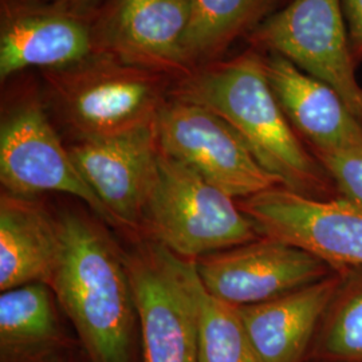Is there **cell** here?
Masks as SVG:
<instances>
[{
    "label": "cell",
    "instance_id": "6",
    "mask_svg": "<svg viewBox=\"0 0 362 362\" xmlns=\"http://www.w3.org/2000/svg\"><path fill=\"white\" fill-rule=\"evenodd\" d=\"M160 152L203 176L233 199L282 187L233 127L199 105L169 97L155 121Z\"/></svg>",
    "mask_w": 362,
    "mask_h": 362
},
{
    "label": "cell",
    "instance_id": "23",
    "mask_svg": "<svg viewBox=\"0 0 362 362\" xmlns=\"http://www.w3.org/2000/svg\"><path fill=\"white\" fill-rule=\"evenodd\" d=\"M33 1H42V3H55V4H64L71 7H81L82 4L90 1V0H33Z\"/></svg>",
    "mask_w": 362,
    "mask_h": 362
},
{
    "label": "cell",
    "instance_id": "3",
    "mask_svg": "<svg viewBox=\"0 0 362 362\" xmlns=\"http://www.w3.org/2000/svg\"><path fill=\"white\" fill-rule=\"evenodd\" d=\"M50 104L77 141L155 125L168 101V76L95 54L76 65L43 70Z\"/></svg>",
    "mask_w": 362,
    "mask_h": 362
},
{
    "label": "cell",
    "instance_id": "12",
    "mask_svg": "<svg viewBox=\"0 0 362 362\" xmlns=\"http://www.w3.org/2000/svg\"><path fill=\"white\" fill-rule=\"evenodd\" d=\"M69 151L79 173L115 218L118 228L141 231L144 211L158 168L155 125L77 141Z\"/></svg>",
    "mask_w": 362,
    "mask_h": 362
},
{
    "label": "cell",
    "instance_id": "22",
    "mask_svg": "<svg viewBox=\"0 0 362 362\" xmlns=\"http://www.w3.org/2000/svg\"><path fill=\"white\" fill-rule=\"evenodd\" d=\"M357 65L362 64V0H339Z\"/></svg>",
    "mask_w": 362,
    "mask_h": 362
},
{
    "label": "cell",
    "instance_id": "17",
    "mask_svg": "<svg viewBox=\"0 0 362 362\" xmlns=\"http://www.w3.org/2000/svg\"><path fill=\"white\" fill-rule=\"evenodd\" d=\"M66 348L52 290L45 284L0 296V362H57Z\"/></svg>",
    "mask_w": 362,
    "mask_h": 362
},
{
    "label": "cell",
    "instance_id": "16",
    "mask_svg": "<svg viewBox=\"0 0 362 362\" xmlns=\"http://www.w3.org/2000/svg\"><path fill=\"white\" fill-rule=\"evenodd\" d=\"M62 250L59 219L37 202L0 196V290L30 284L52 285Z\"/></svg>",
    "mask_w": 362,
    "mask_h": 362
},
{
    "label": "cell",
    "instance_id": "13",
    "mask_svg": "<svg viewBox=\"0 0 362 362\" xmlns=\"http://www.w3.org/2000/svg\"><path fill=\"white\" fill-rule=\"evenodd\" d=\"M189 8V0H112L97 16V54L182 77L189 71L182 55Z\"/></svg>",
    "mask_w": 362,
    "mask_h": 362
},
{
    "label": "cell",
    "instance_id": "11",
    "mask_svg": "<svg viewBox=\"0 0 362 362\" xmlns=\"http://www.w3.org/2000/svg\"><path fill=\"white\" fill-rule=\"evenodd\" d=\"M79 7L7 1L0 30V79L31 69H62L97 54V18Z\"/></svg>",
    "mask_w": 362,
    "mask_h": 362
},
{
    "label": "cell",
    "instance_id": "2",
    "mask_svg": "<svg viewBox=\"0 0 362 362\" xmlns=\"http://www.w3.org/2000/svg\"><path fill=\"white\" fill-rule=\"evenodd\" d=\"M59 224L54 296L91 362H132L137 313L124 254L88 218L66 214Z\"/></svg>",
    "mask_w": 362,
    "mask_h": 362
},
{
    "label": "cell",
    "instance_id": "24",
    "mask_svg": "<svg viewBox=\"0 0 362 362\" xmlns=\"http://www.w3.org/2000/svg\"><path fill=\"white\" fill-rule=\"evenodd\" d=\"M57 362H61V361H57Z\"/></svg>",
    "mask_w": 362,
    "mask_h": 362
},
{
    "label": "cell",
    "instance_id": "9",
    "mask_svg": "<svg viewBox=\"0 0 362 362\" xmlns=\"http://www.w3.org/2000/svg\"><path fill=\"white\" fill-rule=\"evenodd\" d=\"M263 236L282 240L334 269H362V208L274 187L239 202Z\"/></svg>",
    "mask_w": 362,
    "mask_h": 362
},
{
    "label": "cell",
    "instance_id": "1",
    "mask_svg": "<svg viewBox=\"0 0 362 362\" xmlns=\"http://www.w3.org/2000/svg\"><path fill=\"white\" fill-rule=\"evenodd\" d=\"M169 97L199 105L226 119L259 164L286 189L306 197H339L324 165L288 122L254 47L177 78Z\"/></svg>",
    "mask_w": 362,
    "mask_h": 362
},
{
    "label": "cell",
    "instance_id": "4",
    "mask_svg": "<svg viewBox=\"0 0 362 362\" xmlns=\"http://www.w3.org/2000/svg\"><path fill=\"white\" fill-rule=\"evenodd\" d=\"M141 233L148 240L188 260L263 236L239 202L163 152L144 211Z\"/></svg>",
    "mask_w": 362,
    "mask_h": 362
},
{
    "label": "cell",
    "instance_id": "7",
    "mask_svg": "<svg viewBox=\"0 0 362 362\" xmlns=\"http://www.w3.org/2000/svg\"><path fill=\"white\" fill-rule=\"evenodd\" d=\"M143 362H199L197 315L180 258L146 240L124 254Z\"/></svg>",
    "mask_w": 362,
    "mask_h": 362
},
{
    "label": "cell",
    "instance_id": "18",
    "mask_svg": "<svg viewBox=\"0 0 362 362\" xmlns=\"http://www.w3.org/2000/svg\"><path fill=\"white\" fill-rule=\"evenodd\" d=\"M189 21L182 55L189 71L220 61L242 37H248L274 11L279 0H189ZM188 71V73H189Z\"/></svg>",
    "mask_w": 362,
    "mask_h": 362
},
{
    "label": "cell",
    "instance_id": "10",
    "mask_svg": "<svg viewBox=\"0 0 362 362\" xmlns=\"http://www.w3.org/2000/svg\"><path fill=\"white\" fill-rule=\"evenodd\" d=\"M194 266L208 293L235 308L272 300L337 270L310 252L269 236L197 259Z\"/></svg>",
    "mask_w": 362,
    "mask_h": 362
},
{
    "label": "cell",
    "instance_id": "5",
    "mask_svg": "<svg viewBox=\"0 0 362 362\" xmlns=\"http://www.w3.org/2000/svg\"><path fill=\"white\" fill-rule=\"evenodd\" d=\"M251 47L272 52L336 90L362 122V85L339 0H288L248 37Z\"/></svg>",
    "mask_w": 362,
    "mask_h": 362
},
{
    "label": "cell",
    "instance_id": "15",
    "mask_svg": "<svg viewBox=\"0 0 362 362\" xmlns=\"http://www.w3.org/2000/svg\"><path fill=\"white\" fill-rule=\"evenodd\" d=\"M342 278L344 269H337L285 296L236 308L260 361H308L318 325Z\"/></svg>",
    "mask_w": 362,
    "mask_h": 362
},
{
    "label": "cell",
    "instance_id": "8",
    "mask_svg": "<svg viewBox=\"0 0 362 362\" xmlns=\"http://www.w3.org/2000/svg\"><path fill=\"white\" fill-rule=\"evenodd\" d=\"M0 182L3 192L23 197L40 192L76 196L97 216L118 227L79 173L38 98H22L1 118Z\"/></svg>",
    "mask_w": 362,
    "mask_h": 362
},
{
    "label": "cell",
    "instance_id": "14",
    "mask_svg": "<svg viewBox=\"0 0 362 362\" xmlns=\"http://www.w3.org/2000/svg\"><path fill=\"white\" fill-rule=\"evenodd\" d=\"M263 64L288 122L313 155L362 151V122L336 90L278 54L263 52Z\"/></svg>",
    "mask_w": 362,
    "mask_h": 362
},
{
    "label": "cell",
    "instance_id": "20",
    "mask_svg": "<svg viewBox=\"0 0 362 362\" xmlns=\"http://www.w3.org/2000/svg\"><path fill=\"white\" fill-rule=\"evenodd\" d=\"M306 362H362L361 267L344 269Z\"/></svg>",
    "mask_w": 362,
    "mask_h": 362
},
{
    "label": "cell",
    "instance_id": "19",
    "mask_svg": "<svg viewBox=\"0 0 362 362\" xmlns=\"http://www.w3.org/2000/svg\"><path fill=\"white\" fill-rule=\"evenodd\" d=\"M180 263L196 308L199 362H262L238 309L208 293L194 260L180 258Z\"/></svg>",
    "mask_w": 362,
    "mask_h": 362
},
{
    "label": "cell",
    "instance_id": "21",
    "mask_svg": "<svg viewBox=\"0 0 362 362\" xmlns=\"http://www.w3.org/2000/svg\"><path fill=\"white\" fill-rule=\"evenodd\" d=\"M336 185L338 196L362 208V151L314 153Z\"/></svg>",
    "mask_w": 362,
    "mask_h": 362
}]
</instances>
